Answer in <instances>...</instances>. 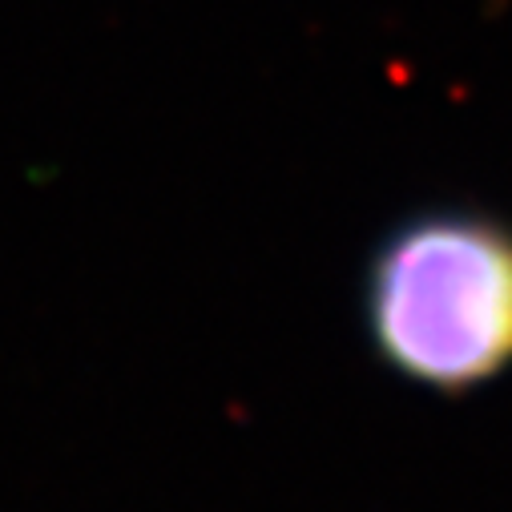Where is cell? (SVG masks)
<instances>
[{
  "label": "cell",
  "mask_w": 512,
  "mask_h": 512,
  "mask_svg": "<svg viewBox=\"0 0 512 512\" xmlns=\"http://www.w3.org/2000/svg\"><path fill=\"white\" fill-rule=\"evenodd\" d=\"M367 335L383 367L464 396L512 367V226L480 210H424L367 263Z\"/></svg>",
  "instance_id": "1"
}]
</instances>
